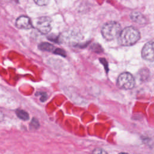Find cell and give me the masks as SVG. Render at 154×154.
<instances>
[{"instance_id":"obj_1","label":"cell","mask_w":154,"mask_h":154,"mask_svg":"<svg viewBox=\"0 0 154 154\" xmlns=\"http://www.w3.org/2000/svg\"><path fill=\"white\" fill-rule=\"evenodd\" d=\"M140 38V33L137 28L128 26L121 31L118 37V41L122 46H129L137 43Z\"/></svg>"},{"instance_id":"obj_2","label":"cell","mask_w":154,"mask_h":154,"mask_svg":"<svg viewBox=\"0 0 154 154\" xmlns=\"http://www.w3.org/2000/svg\"><path fill=\"white\" fill-rule=\"evenodd\" d=\"M121 31V26L119 23L116 21H109L103 25L101 33L105 39L112 40L119 37Z\"/></svg>"},{"instance_id":"obj_3","label":"cell","mask_w":154,"mask_h":154,"mask_svg":"<svg viewBox=\"0 0 154 154\" xmlns=\"http://www.w3.org/2000/svg\"><path fill=\"white\" fill-rule=\"evenodd\" d=\"M32 24L40 32L46 34L51 30L52 19L48 16H42L35 19Z\"/></svg>"},{"instance_id":"obj_4","label":"cell","mask_w":154,"mask_h":154,"mask_svg":"<svg viewBox=\"0 0 154 154\" xmlns=\"http://www.w3.org/2000/svg\"><path fill=\"white\" fill-rule=\"evenodd\" d=\"M135 83V81L134 76L128 72L121 73L117 80V84L119 87L125 90L132 89L134 88Z\"/></svg>"},{"instance_id":"obj_5","label":"cell","mask_w":154,"mask_h":154,"mask_svg":"<svg viewBox=\"0 0 154 154\" xmlns=\"http://www.w3.org/2000/svg\"><path fill=\"white\" fill-rule=\"evenodd\" d=\"M141 56L145 60L154 61V42H149L145 44L141 51Z\"/></svg>"},{"instance_id":"obj_6","label":"cell","mask_w":154,"mask_h":154,"mask_svg":"<svg viewBox=\"0 0 154 154\" xmlns=\"http://www.w3.org/2000/svg\"><path fill=\"white\" fill-rule=\"evenodd\" d=\"M16 26L19 29H29L32 28L33 24L28 16H20L16 20Z\"/></svg>"},{"instance_id":"obj_7","label":"cell","mask_w":154,"mask_h":154,"mask_svg":"<svg viewBox=\"0 0 154 154\" xmlns=\"http://www.w3.org/2000/svg\"><path fill=\"white\" fill-rule=\"evenodd\" d=\"M130 17L132 21L138 24L143 25L147 22V19L145 16L138 11L132 12L130 14Z\"/></svg>"},{"instance_id":"obj_8","label":"cell","mask_w":154,"mask_h":154,"mask_svg":"<svg viewBox=\"0 0 154 154\" xmlns=\"http://www.w3.org/2000/svg\"><path fill=\"white\" fill-rule=\"evenodd\" d=\"M38 49L43 51L47 52H54L56 48L53 45L48 42H43L38 45Z\"/></svg>"},{"instance_id":"obj_9","label":"cell","mask_w":154,"mask_h":154,"mask_svg":"<svg viewBox=\"0 0 154 154\" xmlns=\"http://www.w3.org/2000/svg\"><path fill=\"white\" fill-rule=\"evenodd\" d=\"M16 114L19 119H20L22 120H24V121L28 120L29 119V114L23 109H17L16 111Z\"/></svg>"},{"instance_id":"obj_10","label":"cell","mask_w":154,"mask_h":154,"mask_svg":"<svg viewBox=\"0 0 154 154\" xmlns=\"http://www.w3.org/2000/svg\"><path fill=\"white\" fill-rule=\"evenodd\" d=\"M29 126L31 129H38L40 126V123H39L38 120L36 118L33 117L31 121Z\"/></svg>"},{"instance_id":"obj_11","label":"cell","mask_w":154,"mask_h":154,"mask_svg":"<svg viewBox=\"0 0 154 154\" xmlns=\"http://www.w3.org/2000/svg\"><path fill=\"white\" fill-rule=\"evenodd\" d=\"M48 38L53 42H55V43H60L61 42V38L60 37H59L57 35H55L54 34H51V35H49V36H48Z\"/></svg>"},{"instance_id":"obj_12","label":"cell","mask_w":154,"mask_h":154,"mask_svg":"<svg viewBox=\"0 0 154 154\" xmlns=\"http://www.w3.org/2000/svg\"><path fill=\"white\" fill-rule=\"evenodd\" d=\"M53 52L55 54H57V55H61V56H62L63 57H66V52L63 49H60V48H55V49L54 50V51Z\"/></svg>"},{"instance_id":"obj_13","label":"cell","mask_w":154,"mask_h":154,"mask_svg":"<svg viewBox=\"0 0 154 154\" xmlns=\"http://www.w3.org/2000/svg\"><path fill=\"white\" fill-rule=\"evenodd\" d=\"M35 3L39 6H45L49 4L50 0H34Z\"/></svg>"},{"instance_id":"obj_14","label":"cell","mask_w":154,"mask_h":154,"mask_svg":"<svg viewBox=\"0 0 154 154\" xmlns=\"http://www.w3.org/2000/svg\"><path fill=\"white\" fill-rule=\"evenodd\" d=\"M91 154H107V153L101 148H96L92 151Z\"/></svg>"},{"instance_id":"obj_15","label":"cell","mask_w":154,"mask_h":154,"mask_svg":"<svg viewBox=\"0 0 154 154\" xmlns=\"http://www.w3.org/2000/svg\"><path fill=\"white\" fill-rule=\"evenodd\" d=\"M37 95H40L41 97H40V100L42 102H45L46 101V99H47V94L45 92H39V93H36Z\"/></svg>"},{"instance_id":"obj_16","label":"cell","mask_w":154,"mask_h":154,"mask_svg":"<svg viewBox=\"0 0 154 154\" xmlns=\"http://www.w3.org/2000/svg\"><path fill=\"white\" fill-rule=\"evenodd\" d=\"M4 119V113L2 112H1L0 111V122L3 121Z\"/></svg>"},{"instance_id":"obj_17","label":"cell","mask_w":154,"mask_h":154,"mask_svg":"<svg viewBox=\"0 0 154 154\" xmlns=\"http://www.w3.org/2000/svg\"><path fill=\"white\" fill-rule=\"evenodd\" d=\"M119 154H128V153H120Z\"/></svg>"}]
</instances>
